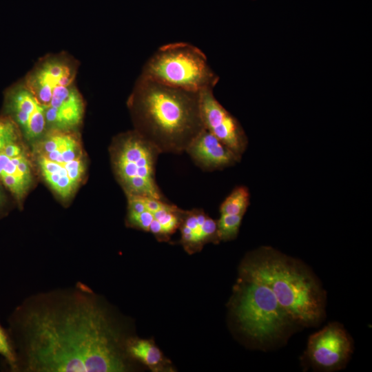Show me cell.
<instances>
[{
	"label": "cell",
	"instance_id": "cell-1",
	"mask_svg": "<svg viewBox=\"0 0 372 372\" xmlns=\"http://www.w3.org/2000/svg\"><path fill=\"white\" fill-rule=\"evenodd\" d=\"M7 329L14 372H127L129 335L108 303L85 283L32 293Z\"/></svg>",
	"mask_w": 372,
	"mask_h": 372
},
{
	"label": "cell",
	"instance_id": "cell-2",
	"mask_svg": "<svg viewBox=\"0 0 372 372\" xmlns=\"http://www.w3.org/2000/svg\"><path fill=\"white\" fill-rule=\"evenodd\" d=\"M127 103L135 130L161 153H183L204 129L199 92L171 87L140 76Z\"/></svg>",
	"mask_w": 372,
	"mask_h": 372
},
{
	"label": "cell",
	"instance_id": "cell-3",
	"mask_svg": "<svg viewBox=\"0 0 372 372\" xmlns=\"http://www.w3.org/2000/svg\"><path fill=\"white\" fill-rule=\"evenodd\" d=\"M240 271L265 283L291 320L311 325L321 319V289L312 275L292 258L262 247L244 260Z\"/></svg>",
	"mask_w": 372,
	"mask_h": 372
},
{
	"label": "cell",
	"instance_id": "cell-4",
	"mask_svg": "<svg viewBox=\"0 0 372 372\" xmlns=\"http://www.w3.org/2000/svg\"><path fill=\"white\" fill-rule=\"evenodd\" d=\"M77 65L69 56L53 54L42 58L23 81L44 109L51 128L72 130L84 114V102L75 85Z\"/></svg>",
	"mask_w": 372,
	"mask_h": 372
},
{
	"label": "cell",
	"instance_id": "cell-5",
	"mask_svg": "<svg viewBox=\"0 0 372 372\" xmlns=\"http://www.w3.org/2000/svg\"><path fill=\"white\" fill-rule=\"evenodd\" d=\"M234 289L231 309L240 330L259 342L281 335L292 320L272 291L258 278L243 272Z\"/></svg>",
	"mask_w": 372,
	"mask_h": 372
},
{
	"label": "cell",
	"instance_id": "cell-6",
	"mask_svg": "<svg viewBox=\"0 0 372 372\" xmlns=\"http://www.w3.org/2000/svg\"><path fill=\"white\" fill-rule=\"evenodd\" d=\"M140 76L194 92L214 89L219 81L203 52L185 42L159 48L144 65Z\"/></svg>",
	"mask_w": 372,
	"mask_h": 372
},
{
	"label": "cell",
	"instance_id": "cell-7",
	"mask_svg": "<svg viewBox=\"0 0 372 372\" xmlns=\"http://www.w3.org/2000/svg\"><path fill=\"white\" fill-rule=\"evenodd\" d=\"M111 152L114 173L127 196L164 198L155 178L161 152L154 144L134 130L119 136Z\"/></svg>",
	"mask_w": 372,
	"mask_h": 372
},
{
	"label": "cell",
	"instance_id": "cell-8",
	"mask_svg": "<svg viewBox=\"0 0 372 372\" xmlns=\"http://www.w3.org/2000/svg\"><path fill=\"white\" fill-rule=\"evenodd\" d=\"M127 197L128 226L152 234L158 241H168L178 229L184 210L164 198Z\"/></svg>",
	"mask_w": 372,
	"mask_h": 372
},
{
	"label": "cell",
	"instance_id": "cell-9",
	"mask_svg": "<svg viewBox=\"0 0 372 372\" xmlns=\"http://www.w3.org/2000/svg\"><path fill=\"white\" fill-rule=\"evenodd\" d=\"M214 89L199 92V107L204 128L242 158L247 145V136L238 119L216 99Z\"/></svg>",
	"mask_w": 372,
	"mask_h": 372
},
{
	"label": "cell",
	"instance_id": "cell-10",
	"mask_svg": "<svg viewBox=\"0 0 372 372\" xmlns=\"http://www.w3.org/2000/svg\"><path fill=\"white\" fill-rule=\"evenodd\" d=\"M352 352L350 338L338 323H331L311 335L307 354L312 364L323 370L341 368Z\"/></svg>",
	"mask_w": 372,
	"mask_h": 372
},
{
	"label": "cell",
	"instance_id": "cell-11",
	"mask_svg": "<svg viewBox=\"0 0 372 372\" xmlns=\"http://www.w3.org/2000/svg\"><path fill=\"white\" fill-rule=\"evenodd\" d=\"M9 115L29 139L41 136L47 125L44 109L24 82L8 90L6 95Z\"/></svg>",
	"mask_w": 372,
	"mask_h": 372
},
{
	"label": "cell",
	"instance_id": "cell-12",
	"mask_svg": "<svg viewBox=\"0 0 372 372\" xmlns=\"http://www.w3.org/2000/svg\"><path fill=\"white\" fill-rule=\"evenodd\" d=\"M185 152L196 165L206 171L222 169L241 159L205 128L192 141Z\"/></svg>",
	"mask_w": 372,
	"mask_h": 372
},
{
	"label": "cell",
	"instance_id": "cell-13",
	"mask_svg": "<svg viewBox=\"0 0 372 372\" xmlns=\"http://www.w3.org/2000/svg\"><path fill=\"white\" fill-rule=\"evenodd\" d=\"M44 179L61 198H67L75 192L82 180L85 166L83 156L66 163H57L35 155Z\"/></svg>",
	"mask_w": 372,
	"mask_h": 372
},
{
	"label": "cell",
	"instance_id": "cell-14",
	"mask_svg": "<svg viewBox=\"0 0 372 372\" xmlns=\"http://www.w3.org/2000/svg\"><path fill=\"white\" fill-rule=\"evenodd\" d=\"M178 229L181 235L180 243L189 254L200 251L207 243L220 242L217 220L202 209L184 210Z\"/></svg>",
	"mask_w": 372,
	"mask_h": 372
},
{
	"label": "cell",
	"instance_id": "cell-15",
	"mask_svg": "<svg viewBox=\"0 0 372 372\" xmlns=\"http://www.w3.org/2000/svg\"><path fill=\"white\" fill-rule=\"evenodd\" d=\"M126 351L132 360L141 362L152 371L168 369L169 362L152 340L131 335L127 340Z\"/></svg>",
	"mask_w": 372,
	"mask_h": 372
},
{
	"label": "cell",
	"instance_id": "cell-16",
	"mask_svg": "<svg viewBox=\"0 0 372 372\" xmlns=\"http://www.w3.org/2000/svg\"><path fill=\"white\" fill-rule=\"evenodd\" d=\"M250 194L245 186L236 187L220 206V214L244 216L249 205Z\"/></svg>",
	"mask_w": 372,
	"mask_h": 372
},
{
	"label": "cell",
	"instance_id": "cell-17",
	"mask_svg": "<svg viewBox=\"0 0 372 372\" xmlns=\"http://www.w3.org/2000/svg\"><path fill=\"white\" fill-rule=\"evenodd\" d=\"M243 216L220 214L217 220L218 236L220 241L235 238L239 231Z\"/></svg>",
	"mask_w": 372,
	"mask_h": 372
},
{
	"label": "cell",
	"instance_id": "cell-18",
	"mask_svg": "<svg viewBox=\"0 0 372 372\" xmlns=\"http://www.w3.org/2000/svg\"><path fill=\"white\" fill-rule=\"evenodd\" d=\"M21 142V130L11 116L0 117V153L9 144Z\"/></svg>",
	"mask_w": 372,
	"mask_h": 372
},
{
	"label": "cell",
	"instance_id": "cell-19",
	"mask_svg": "<svg viewBox=\"0 0 372 372\" xmlns=\"http://www.w3.org/2000/svg\"><path fill=\"white\" fill-rule=\"evenodd\" d=\"M0 356L3 359L8 369L14 372L16 367V356L7 329L0 324Z\"/></svg>",
	"mask_w": 372,
	"mask_h": 372
},
{
	"label": "cell",
	"instance_id": "cell-20",
	"mask_svg": "<svg viewBox=\"0 0 372 372\" xmlns=\"http://www.w3.org/2000/svg\"><path fill=\"white\" fill-rule=\"evenodd\" d=\"M3 185L17 197L18 199L23 198L30 187V183L17 178L12 175H5L1 178Z\"/></svg>",
	"mask_w": 372,
	"mask_h": 372
},
{
	"label": "cell",
	"instance_id": "cell-21",
	"mask_svg": "<svg viewBox=\"0 0 372 372\" xmlns=\"http://www.w3.org/2000/svg\"><path fill=\"white\" fill-rule=\"evenodd\" d=\"M2 152L10 158L24 154L21 142L12 143L8 145Z\"/></svg>",
	"mask_w": 372,
	"mask_h": 372
},
{
	"label": "cell",
	"instance_id": "cell-22",
	"mask_svg": "<svg viewBox=\"0 0 372 372\" xmlns=\"http://www.w3.org/2000/svg\"><path fill=\"white\" fill-rule=\"evenodd\" d=\"M0 198H1V190H0Z\"/></svg>",
	"mask_w": 372,
	"mask_h": 372
}]
</instances>
